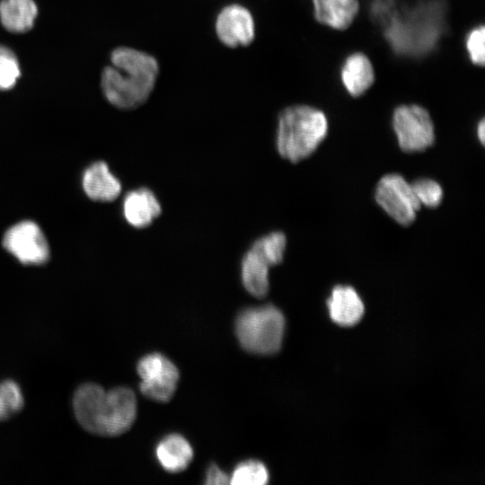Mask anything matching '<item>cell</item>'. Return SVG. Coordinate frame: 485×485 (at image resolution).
I'll use <instances>...</instances> for the list:
<instances>
[{"mask_svg":"<svg viewBox=\"0 0 485 485\" xmlns=\"http://www.w3.org/2000/svg\"><path fill=\"white\" fill-rule=\"evenodd\" d=\"M38 9L33 0H3L0 3V20L11 32L30 31L37 16Z\"/></svg>","mask_w":485,"mask_h":485,"instance_id":"obj_17","label":"cell"},{"mask_svg":"<svg viewBox=\"0 0 485 485\" xmlns=\"http://www.w3.org/2000/svg\"><path fill=\"white\" fill-rule=\"evenodd\" d=\"M331 320L341 326L357 324L364 314V304L357 291L348 286L335 287L328 299Z\"/></svg>","mask_w":485,"mask_h":485,"instance_id":"obj_12","label":"cell"},{"mask_svg":"<svg viewBox=\"0 0 485 485\" xmlns=\"http://www.w3.org/2000/svg\"><path fill=\"white\" fill-rule=\"evenodd\" d=\"M485 28L480 25L472 29L466 38V49L471 61L478 66H483L485 62Z\"/></svg>","mask_w":485,"mask_h":485,"instance_id":"obj_22","label":"cell"},{"mask_svg":"<svg viewBox=\"0 0 485 485\" xmlns=\"http://www.w3.org/2000/svg\"><path fill=\"white\" fill-rule=\"evenodd\" d=\"M215 31L226 47L248 46L255 38V22L248 8L240 4H230L219 11Z\"/></svg>","mask_w":485,"mask_h":485,"instance_id":"obj_9","label":"cell"},{"mask_svg":"<svg viewBox=\"0 0 485 485\" xmlns=\"http://www.w3.org/2000/svg\"><path fill=\"white\" fill-rule=\"evenodd\" d=\"M318 22L336 30L347 29L359 11L357 0H313Z\"/></svg>","mask_w":485,"mask_h":485,"instance_id":"obj_14","label":"cell"},{"mask_svg":"<svg viewBox=\"0 0 485 485\" xmlns=\"http://www.w3.org/2000/svg\"><path fill=\"white\" fill-rule=\"evenodd\" d=\"M75 418L88 432L114 436L125 433L137 415L135 393L127 387L105 391L101 385L88 383L75 391L73 399Z\"/></svg>","mask_w":485,"mask_h":485,"instance_id":"obj_2","label":"cell"},{"mask_svg":"<svg viewBox=\"0 0 485 485\" xmlns=\"http://www.w3.org/2000/svg\"><path fill=\"white\" fill-rule=\"evenodd\" d=\"M3 245L25 265H41L49 258L47 239L33 221H22L11 226L4 235Z\"/></svg>","mask_w":485,"mask_h":485,"instance_id":"obj_8","label":"cell"},{"mask_svg":"<svg viewBox=\"0 0 485 485\" xmlns=\"http://www.w3.org/2000/svg\"><path fill=\"white\" fill-rule=\"evenodd\" d=\"M477 137L480 142L483 145L485 139V123L483 119H481L477 125Z\"/></svg>","mask_w":485,"mask_h":485,"instance_id":"obj_25","label":"cell"},{"mask_svg":"<svg viewBox=\"0 0 485 485\" xmlns=\"http://www.w3.org/2000/svg\"><path fill=\"white\" fill-rule=\"evenodd\" d=\"M375 197L384 212L402 225H410L420 208L411 184L397 173L386 174L380 179Z\"/></svg>","mask_w":485,"mask_h":485,"instance_id":"obj_6","label":"cell"},{"mask_svg":"<svg viewBox=\"0 0 485 485\" xmlns=\"http://www.w3.org/2000/svg\"><path fill=\"white\" fill-rule=\"evenodd\" d=\"M269 264L251 248L243 256L241 265L242 281L253 296L264 297L269 291Z\"/></svg>","mask_w":485,"mask_h":485,"instance_id":"obj_16","label":"cell"},{"mask_svg":"<svg viewBox=\"0 0 485 485\" xmlns=\"http://www.w3.org/2000/svg\"><path fill=\"white\" fill-rule=\"evenodd\" d=\"M111 66L104 68L101 87L108 101L122 110L145 103L152 93L159 74L156 58L128 47L114 49Z\"/></svg>","mask_w":485,"mask_h":485,"instance_id":"obj_1","label":"cell"},{"mask_svg":"<svg viewBox=\"0 0 485 485\" xmlns=\"http://www.w3.org/2000/svg\"><path fill=\"white\" fill-rule=\"evenodd\" d=\"M155 454L163 468L172 472L185 470L193 457L191 445L179 434L169 435L161 440Z\"/></svg>","mask_w":485,"mask_h":485,"instance_id":"obj_15","label":"cell"},{"mask_svg":"<svg viewBox=\"0 0 485 485\" xmlns=\"http://www.w3.org/2000/svg\"><path fill=\"white\" fill-rule=\"evenodd\" d=\"M268 481L269 473L266 467L255 460L239 463L230 478V483L234 485H263Z\"/></svg>","mask_w":485,"mask_h":485,"instance_id":"obj_19","label":"cell"},{"mask_svg":"<svg viewBox=\"0 0 485 485\" xmlns=\"http://www.w3.org/2000/svg\"><path fill=\"white\" fill-rule=\"evenodd\" d=\"M410 184L420 206L424 205L428 207H436L441 203L443 190L436 181L423 178Z\"/></svg>","mask_w":485,"mask_h":485,"instance_id":"obj_21","label":"cell"},{"mask_svg":"<svg viewBox=\"0 0 485 485\" xmlns=\"http://www.w3.org/2000/svg\"><path fill=\"white\" fill-rule=\"evenodd\" d=\"M82 182L87 197L95 201H113L121 191L119 181L104 162L90 165L84 172Z\"/></svg>","mask_w":485,"mask_h":485,"instance_id":"obj_11","label":"cell"},{"mask_svg":"<svg viewBox=\"0 0 485 485\" xmlns=\"http://www.w3.org/2000/svg\"><path fill=\"white\" fill-rule=\"evenodd\" d=\"M285 318L272 304L250 307L235 321V333L241 346L250 353L272 355L282 345Z\"/></svg>","mask_w":485,"mask_h":485,"instance_id":"obj_4","label":"cell"},{"mask_svg":"<svg viewBox=\"0 0 485 485\" xmlns=\"http://www.w3.org/2000/svg\"><path fill=\"white\" fill-rule=\"evenodd\" d=\"M228 476L216 465L211 464L206 474V484L219 485L228 482Z\"/></svg>","mask_w":485,"mask_h":485,"instance_id":"obj_24","label":"cell"},{"mask_svg":"<svg viewBox=\"0 0 485 485\" xmlns=\"http://www.w3.org/2000/svg\"><path fill=\"white\" fill-rule=\"evenodd\" d=\"M392 128L404 152H421L434 144V124L428 111L421 106H398L392 114Z\"/></svg>","mask_w":485,"mask_h":485,"instance_id":"obj_5","label":"cell"},{"mask_svg":"<svg viewBox=\"0 0 485 485\" xmlns=\"http://www.w3.org/2000/svg\"><path fill=\"white\" fill-rule=\"evenodd\" d=\"M286 245L285 234L273 232L256 240L251 248L272 267L282 262Z\"/></svg>","mask_w":485,"mask_h":485,"instance_id":"obj_18","label":"cell"},{"mask_svg":"<svg viewBox=\"0 0 485 485\" xmlns=\"http://www.w3.org/2000/svg\"><path fill=\"white\" fill-rule=\"evenodd\" d=\"M140 391L148 399L165 402L173 396L179 380L176 366L165 356L152 353L143 357L137 367Z\"/></svg>","mask_w":485,"mask_h":485,"instance_id":"obj_7","label":"cell"},{"mask_svg":"<svg viewBox=\"0 0 485 485\" xmlns=\"http://www.w3.org/2000/svg\"><path fill=\"white\" fill-rule=\"evenodd\" d=\"M328 132L326 115L309 105L284 109L278 119L277 149L285 159L296 163L310 156Z\"/></svg>","mask_w":485,"mask_h":485,"instance_id":"obj_3","label":"cell"},{"mask_svg":"<svg viewBox=\"0 0 485 485\" xmlns=\"http://www.w3.org/2000/svg\"><path fill=\"white\" fill-rule=\"evenodd\" d=\"M340 75L344 87L353 97L362 95L375 81L373 65L361 52H355L345 59Z\"/></svg>","mask_w":485,"mask_h":485,"instance_id":"obj_13","label":"cell"},{"mask_svg":"<svg viewBox=\"0 0 485 485\" xmlns=\"http://www.w3.org/2000/svg\"><path fill=\"white\" fill-rule=\"evenodd\" d=\"M20 76L19 62L14 53L0 45V90L11 89Z\"/></svg>","mask_w":485,"mask_h":485,"instance_id":"obj_20","label":"cell"},{"mask_svg":"<svg viewBox=\"0 0 485 485\" xmlns=\"http://www.w3.org/2000/svg\"><path fill=\"white\" fill-rule=\"evenodd\" d=\"M8 415L9 413L0 395V420L4 419Z\"/></svg>","mask_w":485,"mask_h":485,"instance_id":"obj_26","label":"cell"},{"mask_svg":"<svg viewBox=\"0 0 485 485\" xmlns=\"http://www.w3.org/2000/svg\"><path fill=\"white\" fill-rule=\"evenodd\" d=\"M0 395L9 414L19 411L23 407V396L15 382L5 380L0 383Z\"/></svg>","mask_w":485,"mask_h":485,"instance_id":"obj_23","label":"cell"},{"mask_svg":"<svg viewBox=\"0 0 485 485\" xmlns=\"http://www.w3.org/2000/svg\"><path fill=\"white\" fill-rule=\"evenodd\" d=\"M122 212L126 221L133 227L150 225L162 212L160 202L147 188L129 191L124 198Z\"/></svg>","mask_w":485,"mask_h":485,"instance_id":"obj_10","label":"cell"}]
</instances>
